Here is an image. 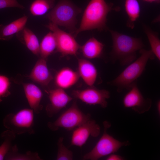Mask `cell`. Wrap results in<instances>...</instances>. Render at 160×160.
Segmentation results:
<instances>
[{
    "instance_id": "obj_21",
    "label": "cell",
    "mask_w": 160,
    "mask_h": 160,
    "mask_svg": "<svg viewBox=\"0 0 160 160\" xmlns=\"http://www.w3.org/2000/svg\"><path fill=\"white\" fill-rule=\"evenodd\" d=\"M5 159L7 160H41L42 159L36 152L30 151L25 153L19 152L16 145L12 146L6 155Z\"/></svg>"
},
{
    "instance_id": "obj_8",
    "label": "cell",
    "mask_w": 160,
    "mask_h": 160,
    "mask_svg": "<svg viewBox=\"0 0 160 160\" xmlns=\"http://www.w3.org/2000/svg\"><path fill=\"white\" fill-rule=\"evenodd\" d=\"M46 26L55 35L57 43L56 52L60 53L61 57L76 55L81 46L76 40L74 36L61 30L58 26L51 22Z\"/></svg>"
},
{
    "instance_id": "obj_13",
    "label": "cell",
    "mask_w": 160,
    "mask_h": 160,
    "mask_svg": "<svg viewBox=\"0 0 160 160\" xmlns=\"http://www.w3.org/2000/svg\"><path fill=\"white\" fill-rule=\"evenodd\" d=\"M47 59L41 57L38 59L28 76L32 81L42 86L48 85L53 79Z\"/></svg>"
},
{
    "instance_id": "obj_17",
    "label": "cell",
    "mask_w": 160,
    "mask_h": 160,
    "mask_svg": "<svg viewBox=\"0 0 160 160\" xmlns=\"http://www.w3.org/2000/svg\"><path fill=\"white\" fill-rule=\"evenodd\" d=\"M28 18L26 16L24 15L8 25H0V40H8L14 34L21 31L25 28Z\"/></svg>"
},
{
    "instance_id": "obj_29",
    "label": "cell",
    "mask_w": 160,
    "mask_h": 160,
    "mask_svg": "<svg viewBox=\"0 0 160 160\" xmlns=\"http://www.w3.org/2000/svg\"><path fill=\"white\" fill-rule=\"evenodd\" d=\"M123 159V158L121 156L113 153L110 154L106 159L107 160H122Z\"/></svg>"
},
{
    "instance_id": "obj_3",
    "label": "cell",
    "mask_w": 160,
    "mask_h": 160,
    "mask_svg": "<svg viewBox=\"0 0 160 160\" xmlns=\"http://www.w3.org/2000/svg\"><path fill=\"white\" fill-rule=\"evenodd\" d=\"M112 9L105 0H91L84 12L79 27L74 32V36L84 31L106 29L107 16Z\"/></svg>"
},
{
    "instance_id": "obj_14",
    "label": "cell",
    "mask_w": 160,
    "mask_h": 160,
    "mask_svg": "<svg viewBox=\"0 0 160 160\" xmlns=\"http://www.w3.org/2000/svg\"><path fill=\"white\" fill-rule=\"evenodd\" d=\"M25 95L30 107L34 113L39 114L42 109L41 102L43 94L37 86L31 83L23 84Z\"/></svg>"
},
{
    "instance_id": "obj_27",
    "label": "cell",
    "mask_w": 160,
    "mask_h": 160,
    "mask_svg": "<svg viewBox=\"0 0 160 160\" xmlns=\"http://www.w3.org/2000/svg\"><path fill=\"white\" fill-rule=\"evenodd\" d=\"M10 86L9 79L5 75L0 74V102L10 95Z\"/></svg>"
},
{
    "instance_id": "obj_12",
    "label": "cell",
    "mask_w": 160,
    "mask_h": 160,
    "mask_svg": "<svg viewBox=\"0 0 160 160\" xmlns=\"http://www.w3.org/2000/svg\"><path fill=\"white\" fill-rule=\"evenodd\" d=\"M47 92L50 103L46 106L45 110L47 116L49 117L57 114L73 99L64 89L59 88L50 89Z\"/></svg>"
},
{
    "instance_id": "obj_20",
    "label": "cell",
    "mask_w": 160,
    "mask_h": 160,
    "mask_svg": "<svg viewBox=\"0 0 160 160\" xmlns=\"http://www.w3.org/2000/svg\"><path fill=\"white\" fill-rule=\"evenodd\" d=\"M57 43L52 32H50L43 38L39 46V55L41 57L47 59L54 52H56Z\"/></svg>"
},
{
    "instance_id": "obj_11",
    "label": "cell",
    "mask_w": 160,
    "mask_h": 160,
    "mask_svg": "<svg viewBox=\"0 0 160 160\" xmlns=\"http://www.w3.org/2000/svg\"><path fill=\"white\" fill-rule=\"evenodd\" d=\"M100 132L99 125L91 119L76 127L72 135L70 146L81 147L86 142L90 136L98 137Z\"/></svg>"
},
{
    "instance_id": "obj_26",
    "label": "cell",
    "mask_w": 160,
    "mask_h": 160,
    "mask_svg": "<svg viewBox=\"0 0 160 160\" xmlns=\"http://www.w3.org/2000/svg\"><path fill=\"white\" fill-rule=\"evenodd\" d=\"M64 138L59 137L57 143L58 151L56 158L57 160H72L73 158V152L68 149L64 145Z\"/></svg>"
},
{
    "instance_id": "obj_19",
    "label": "cell",
    "mask_w": 160,
    "mask_h": 160,
    "mask_svg": "<svg viewBox=\"0 0 160 160\" xmlns=\"http://www.w3.org/2000/svg\"><path fill=\"white\" fill-rule=\"evenodd\" d=\"M17 34V37L30 51L36 55H39L40 44L37 37L32 31L25 27Z\"/></svg>"
},
{
    "instance_id": "obj_31",
    "label": "cell",
    "mask_w": 160,
    "mask_h": 160,
    "mask_svg": "<svg viewBox=\"0 0 160 160\" xmlns=\"http://www.w3.org/2000/svg\"><path fill=\"white\" fill-rule=\"evenodd\" d=\"M145 1L149 2H152L159 1V0H143Z\"/></svg>"
},
{
    "instance_id": "obj_18",
    "label": "cell",
    "mask_w": 160,
    "mask_h": 160,
    "mask_svg": "<svg viewBox=\"0 0 160 160\" xmlns=\"http://www.w3.org/2000/svg\"><path fill=\"white\" fill-rule=\"evenodd\" d=\"M104 45L94 37L89 39L80 47L83 56L88 59L100 57L102 55Z\"/></svg>"
},
{
    "instance_id": "obj_25",
    "label": "cell",
    "mask_w": 160,
    "mask_h": 160,
    "mask_svg": "<svg viewBox=\"0 0 160 160\" xmlns=\"http://www.w3.org/2000/svg\"><path fill=\"white\" fill-rule=\"evenodd\" d=\"M4 141L0 145V160L4 159L12 147V141L16 137V135L10 130L4 131L1 135Z\"/></svg>"
},
{
    "instance_id": "obj_4",
    "label": "cell",
    "mask_w": 160,
    "mask_h": 160,
    "mask_svg": "<svg viewBox=\"0 0 160 160\" xmlns=\"http://www.w3.org/2000/svg\"><path fill=\"white\" fill-rule=\"evenodd\" d=\"M79 8L67 0H61L45 16L50 22L64 27L72 32L76 29V17L81 12Z\"/></svg>"
},
{
    "instance_id": "obj_24",
    "label": "cell",
    "mask_w": 160,
    "mask_h": 160,
    "mask_svg": "<svg viewBox=\"0 0 160 160\" xmlns=\"http://www.w3.org/2000/svg\"><path fill=\"white\" fill-rule=\"evenodd\" d=\"M144 32L148 39L151 50L158 60H160V41L158 34L148 26L143 25Z\"/></svg>"
},
{
    "instance_id": "obj_2",
    "label": "cell",
    "mask_w": 160,
    "mask_h": 160,
    "mask_svg": "<svg viewBox=\"0 0 160 160\" xmlns=\"http://www.w3.org/2000/svg\"><path fill=\"white\" fill-rule=\"evenodd\" d=\"M139 51L140 56L109 82V84L116 87L118 93L125 89L129 90L143 73L148 60L154 59L155 56L151 49L148 50L143 48Z\"/></svg>"
},
{
    "instance_id": "obj_22",
    "label": "cell",
    "mask_w": 160,
    "mask_h": 160,
    "mask_svg": "<svg viewBox=\"0 0 160 160\" xmlns=\"http://www.w3.org/2000/svg\"><path fill=\"white\" fill-rule=\"evenodd\" d=\"M55 1V0H35L30 5V11L33 16L42 15L53 7Z\"/></svg>"
},
{
    "instance_id": "obj_10",
    "label": "cell",
    "mask_w": 160,
    "mask_h": 160,
    "mask_svg": "<svg viewBox=\"0 0 160 160\" xmlns=\"http://www.w3.org/2000/svg\"><path fill=\"white\" fill-rule=\"evenodd\" d=\"M129 90L123 99L124 107L131 108L139 114L148 111L151 107L152 100L144 97L137 87V82L134 84Z\"/></svg>"
},
{
    "instance_id": "obj_6",
    "label": "cell",
    "mask_w": 160,
    "mask_h": 160,
    "mask_svg": "<svg viewBox=\"0 0 160 160\" xmlns=\"http://www.w3.org/2000/svg\"><path fill=\"white\" fill-rule=\"evenodd\" d=\"M34 113L30 108H25L15 113H9L3 119V125L16 135L33 134Z\"/></svg>"
},
{
    "instance_id": "obj_30",
    "label": "cell",
    "mask_w": 160,
    "mask_h": 160,
    "mask_svg": "<svg viewBox=\"0 0 160 160\" xmlns=\"http://www.w3.org/2000/svg\"><path fill=\"white\" fill-rule=\"evenodd\" d=\"M157 111L160 114V101H158L157 103Z\"/></svg>"
},
{
    "instance_id": "obj_28",
    "label": "cell",
    "mask_w": 160,
    "mask_h": 160,
    "mask_svg": "<svg viewBox=\"0 0 160 160\" xmlns=\"http://www.w3.org/2000/svg\"><path fill=\"white\" fill-rule=\"evenodd\" d=\"M12 7L21 9L24 8L23 6L20 4L17 0H0V9Z\"/></svg>"
},
{
    "instance_id": "obj_16",
    "label": "cell",
    "mask_w": 160,
    "mask_h": 160,
    "mask_svg": "<svg viewBox=\"0 0 160 160\" xmlns=\"http://www.w3.org/2000/svg\"><path fill=\"white\" fill-rule=\"evenodd\" d=\"M78 71L80 77L89 87L94 86L97 79L98 73L94 65L89 61L78 59Z\"/></svg>"
},
{
    "instance_id": "obj_7",
    "label": "cell",
    "mask_w": 160,
    "mask_h": 160,
    "mask_svg": "<svg viewBox=\"0 0 160 160\" xmlns=\"http://www.w3.org/2000/svg\"><path fill=\"white\" fill-rule=\"evenodd\" d=\"M91 119V114L83 113L78 107L76 101L75 100L71 105L55 121L48 122L47 126L51 130L54 131L60 128L71 130Z\"/></svg>"
},
{
    "instance_id": "obj_5",
    "label": "cell",
    "mask_w": 160,
    "mask_h": 160,
    "mask_svg": "<svg viewBox=\"0 0 160 160\" xmlns=\"http://www.w3.org/2000/svg\"><path fill=\"white\" fill-rule=\"evenodd\" d=\"M103 134L95 145L89 152L84 154L83 160H97L101 158L117 152L123 146L129 145V141L120 142L107 133V130L111 126L109 122H103Z\"/></svg>"
},
{
    "instance_id": "obj_23",
    "label": "cell",
    "mask_w": 160,
    "mask_h": 160,
    "mask_svg": "<svg viewBox=\"0 0 160 160\" xmlns=\"http://www.w3.org/2000/svg\"><path fill=\"white\" fill-rule=\"evenodd\" d=\"M125 7L126 12L128 17V26L133 28V23L139 17L140 8L137 0H126Z\"/></svg>"
},
{
    "instance_id": "obj_15",
    "label": "cell",
    "mask_w": 160,
    "mask_h": 160,
    "mask_svg": "<svg viewBox=\"0 0 160 160\" xmlns=\"http://www.w3.org/2000/svg\"><path fill=\"white\" fill-rule=\"evenodd\" d=\"M80 78L77 71L67 67L62 68L56 73L55 83L57 88L65 89L74 85Z\"/></svg>"
},
{
    "instance_id": "obj_9",
    "label": "cell",
    "mask_w": 160,
    "mask_h": 160,
    "mask_svg": "<svg viewBox=\"0 0 160 160\" xmlns=\"http://www.w3.org/2000/svg\"><path fill=\"white\" fill-rule=\"evenodd\" d=\"M73 96L90 105H99L103 108L108 105L106 100L110 97V92L104 89H99L94 87L81 90H75L72 93Z\"/></svg>"
},
{
    "instance_id": "obj_1",
    "label": "cell",
    "mask_w": 160,
    "mask_h": 160,
    "mask_svg": "<svg viewBox=\"0 0 160 160\" xmlns=\"http://www.w3.org/2000/svg\"><path fill=\"white\" fill-rule=\"evenodd\" d=\"M110 31L113 42L111 55L113 63L118 61L121 65L125 66L135 60L137 51L145 47L142 40L114 31Z\"/></svg>"
}]
</instances>
